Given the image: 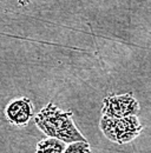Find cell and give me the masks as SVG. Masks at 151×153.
<instances>
[{"label": "cell", "mask_w": 151, "mask_h": 153, "mask_svg": "<svg viewBox=\"0 0 151 153\" xmlns=\"http://www.w3.org/2000/svg\"><path fill=\"white\" fill-rule=\"evenodd\" d=\"M139 112V104L132 93L120 96L106 97L103 100L102 113L111 118H125L130 115H137Z\"/></svg>", "instance_id": "obj_3"}, {"label": "cell", "mask_w": 151, "mask_h": 153, "mask_svg": "<svg viewBox=\"0 0 151 153\" xmlns=\"http://www.w3.org/2000/svg\"><path fill=\"white\" fill-rule=\"evenodd\" d=\"M99 124L104 135L109 140L120 145L126 144L137 138L143 130V126L141 125L136 115L119 119L103 115Z\"/></svg>", "instance_id": "obj_2"}, {"label": "cell", "mask_w": 151, "mask_h": 153, "mask_svg": "<svg viewBox=\"0 0 151 153\" xmlns=\"http://www.w3.org/2000/svg\"><path fill=\"white\" fill-rule=\"evenodd\" d=\"M5 114L11 124L24 127L33 117V104L28 98L14 99L6 106Z\"/></svg>", "instance_id": "obj_4"}, {"label": "cell", "mask_w": 151, "mask_h": 153, "mask_svg": "<svg viewBox=\"0 0 151 153\" xmlns=\"http://www.w3.org/2000/svg\"><path fill=\"white\" fill-rule=\"evenodd\" d=\"M64 153H91L87 141H76L66 146Z\"/></svg>", "instance_id": "obj_6"}, {"label": "cell", "mask_w": 151, "mask_h": 153, "mask_svg": "<svg viewBox=\"0 0 151 153\" xmlns=\"http://www.w3.org/2000/svg\"><path fill=\"white\" fill-rule=\"evenodd\" d=\"M66 149L65 143L56 138H46L38 143L36 153H64Z\"/></svg>", "instance_id": "obj_5"}, {"label": "cell", "mask_w": 151, "mask_h": 153, "mask_svg": "<svg viewBox=\"0 0 151 153\" xmlns=\"http://www.w3.org/2000/svg\"><path fill=\"white\" fill-rule=\"evenodd\" d=\"M34 123L45 134L59 139L65 144L86 141L84 135L76 127L72 112L61 111L53 102L47 104L34 117Z\"/></svg>", "instance_id": "obj_1"}]
</instances>
